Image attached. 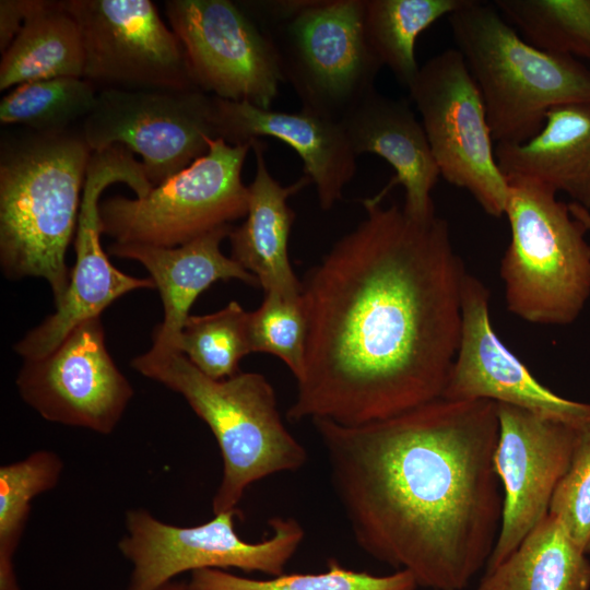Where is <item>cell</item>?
Returning a JSON list of instances; mask_svg holds the SVG:
<instances>
[{"mask_svg": "<svg viewBox=\"0 0 590 590\" xmlns=\"http://www.w3.org/2000/svg\"><path fill=\"white\" fill-rule=\"evenodd\" d=\"M302 282L304 370L287 418L357 426L441 398L460 343L463 262L448 223L363 201Z\"/></svg>", "mask_w": 590, "mask_h": 590, "instance_id": "6da1fadb", "label": "cell"}, {"mask_svg": "<svg viewBox=\"0 0 590 590\" xmlns=\"http://www.w3.org/2000/svg\"><path fill=\"white\" fill-rule=\"evenodd\" d=\"M312 423L356 544L418 587L464 590L502 522L497 403L438 398L363 425Z\"/></svg>", "mask_w": 590, "mask_h": 590, "instance_id": "7a4b0ae2", "label": "cell"}, {"mask_svg": "<svg viewBox=\"0 0 590 590\" xmlns=\"http://www.w3.org/2000/svg\"><path fill=\"white\" fill-rule=\"evenodd\" d=\"M92 152L81 131L72 129L1 137L0 266L11 280H46L55 306L70 281L66 255Z\"/></svg>", "mask_w": 590, "mask_h": 590, "instance_id": "3957f363", "label": "cell"}, {"mask_svg": "<svg viewBox=\"0 0 590 590\" xmlns=\"http://www.w3.org/2000/svg\"><path fill=\"white\" fill-rule=\"evenodd\" d=\"M131 366L180 394L215 437L223 473L212 499L214 515L236 509L255 482L305 464L307 452L285 427L263 375L239 371L216 380L181 353L153 349L134 357Z\"/></svg>", "mask_w": 590, "mask_h": 590, "instance_id": "277c9868", "label": "cell"}, {"mask_svg": "<svg viewBox=\"0 0 590 590\" xmlns=\"http://www.w3.org/2000/svg\"><path fill=\"white\" fill-rule=\"evenodd\" d=\"M448 21L497 143L535 137L553 107L590 103V70L576 58L528 43L494 5L468 0Z\"/></svg>", "mask_w": 590, "mask_h": 590, "instance_id": "5b68a950", "label": "cell"}, {"mask_svg": "<svg viewBox=\"0 0 590 590\" xmlns=\"http://www.w3.org/2000/svg\"><path fill=\"white\" fill-rule=\"evenodd\" d=\"M270 39L302 109L341 121L384 67L364 31V0L244 1Z\"/></svg>", "mask_w": 590, "mask_h": 590, "instance_id": "8992f818", "label": "cell"}, {"mask_svg": "<svg viewBox=\"0 0 590 590\" xmlns=\"http://www.w3.org/2000/svg\"><path fill=\"white\" fill-rule=\"evenodd\" d=\"M510 243L500 262L508 311L535 324H568L590 296L587 225L551 188L508 179Z\"/></svg>", "mask_w": 590, "mask_h": 590, "instance_id": "52a82bcc", "label": "cell"}, {"mask_svg": "<svg viewBox=\"0 0 590 590\" xmlns=\"http://www.w3.org/2000/svg\"><path fill=\"white\" fill-rule=\"evenodd\" d=\"M251 142L210 140L209 151L142 198L99 203L101 232L114 243L177 247L247 215L241 179Z\"/></svg>", "mask_w": 590, "mask_h": 590, "instance_id": "ba28073f", "label": "cell"}, {"mask_svg": "<svg viewBox=\"0 0 590 590\" xmlns=\"http://www.w3.org/2000/svg\"><path fill=\"white\" fill-rule=\"evenodd\" d=\"M237 514L233 509L199 526L178 527L143 508L128 510L126 534L118 542L132 567L127 590H157L177 575L199 569L238 568L270 577L284 574L305 535L299 522L272 518L271 536L249 543L235 530Z\"/></svg>", "mask_w": 590, "mask_h": 590, "instance_id": "9c48e42d", "label": "cell"}, {"mask_svg": "<svg viewBox=\"0 0 590 590\" xmlns=\"http://www.w3.org/2000/svg\"><path fill=\"white\" fill-rule=\"evenodd\" d=\"M440 176L491 216L505 214L508 180L493 146L482 94L456 48L429 58L408 87Z\"/></svg>", "mask_w": 590, "mask_h": 590, "instance_id": "30bf717a", "label": "cell"}, {"mask_svg": "<svg viewBox=\"0 0 590 590\" xmlns=\"http://www.w3.org/2000/svg\"><path fill=\"white\" fill-rule=\"evenodd\" d=\"M114 182L128 185L138 198L153 188L143 165L127 148L113 145L92 152L82 190L74 237L75 263L69 285L55 312L14 344V351L23 359L49 354L78 324L101 317L125 294L155 287L151 279L135 278L116 269L102 248L101 196Z\"/></svg>", "mask_w": 590, "mask_h": 590, "instance_id": "8fae6325", "label": "cell"}, {"mask_svg": "<svg viewBox=\"0 0 590 590\" xmlns=\"http://www.w3.org/2000/svg\"><path fill=\"white\" fill-rule=\"evenodd\" d=\"M80 131L92 151L122 145L140 155L153 187L203 156L217 139L212 95L199 88L106 87Z\"/></svg>", "mask_w": 590, "mask_h": 590, "instance_id": "7c38bea8", "label": "cell"}, {"mask_svg": "<svg viewBox=\"0 0 590 590\" xmlns=\"http://www.w3.org/2000/svg\"><path fill=\"white\" fill-rule=\"evenodd\" d=\"M63 3L80 28L83 79L107 88H198L179 39L152 1L63 0Z\"/></svg>", "mask_w": 590, "mask_h": 590, "instance_id": "4fadbf2b", "label": "cell"}, {"mask_svg": "<svg viewBox=\"0 0 590 590\" xmlns=\"http://www.w3.org/2000/svg\"><path fill=\"white\" fill-rule=\"evenodd\" d=\"M165 14L198 88L271 108L284 82L273 46L255 20L229 0H167Z\"/></svg>", "mask_w": 590, "mask_h": 590, "instance_id": "5bb4252c", "label": "cell"}, {"mask_svg": "<svg viewBox=\"0 0 590 590\" xmlns=\"http://www.w3.org/2000/svg\"><path fill=\"white\" fill-rule=\"evenodd\" d=\"M23 361L19 394L51 423L109 435L134 394L107 351L101 317L78 324L49 354Z\"/></svg>", "mask_w": 590, "mask_h": 590, "instance_id": "9a60e30c", "label": "cell"}, {"mask_svg": "<svg viewBox=\"0 0 590 590\" xmlns=\"http://www.w3.org/2000/svg\"><path fill=\"white\" fill-rule=\"evenodd\" d=\"M497 413L494 469L504 496L500 528L486 570L504 562L548 514L569 468L578 429L505 403H497Z\"/></svg>", "mask_w": 590, "mask_h": 590, "instance_id": "2e32d148", "label": "cell"}, {"mask_svg": "<svg viewBox=\"0 0 590 590\" xmlns=\"http://www.w3.org/2000/svg\"><path fill=\"white\" fill-rule=\"evenodd\" d=\"M441 398L488 400L580 427L590 422V404L559 397L538 381L502 342L489 317V292L465 273L460 343Z\"/></svg>", "mask_w": 590, "mask_h": 590, "instance_id": "e0dca14e", "label": "cell"}, {"mask_svg": "<svg viewBox=\"0 0 590 590\" xmlns=\"http://www.w3.org/2000/svg\"><path fill=\"white\" fill-rule=\"evenodd\" d=\"M212 122L216 138L232 145L261 137L290 145L303 162L304 175L315 184L323 210L331 209L342 198L344 187L356 173L357 156L341 121L303 109L284 113L212 95Z\"/></svg>", "mask_w": 590, "mask_h": 590, "instance_id": "ac0fdd59", "label": "cell"}, {"mask_svg": "<svg viewBox=\"0 0 590 590\" xmlns=\"http://www.w3.org/2000/svg\"><path fill=\"white\" fill-rule=\"evenodd\" d=\"M341 123L356 156L376 154L396 172L375 200L382 201L391 188L402 185L406 214L416 219L436 214L430 191L440 173L423 125L405 98H391L374 88Z\"/></svg>", "mask_w": 590, "mask_h": 590, "instance_id": "d6986e66", "label": "cell"}, {"mask_svg": "<svg viewBox=\"0 0 590 590\" xmlns=\"http://www.w3.org/2000/svg\"><path fill=\"white\" fill-rule=\"evenodd\" d=\"M232 225L219 227L177 247L113 243L108 253L140 262L158 290L164 317L151 349L177 351L179 335L197 297L216 281L239 280L259 286L255 275L220 249Z\"/></svg>", "mask_w": 590, "mask_h": 590, "instance_id": "ffe728a7", "label": "cell"}, {"mask_svg": "<svg viewBox=\"0 0 590 590\" xmlns=\"http://www.w3.org/2000/svg\"><path fill=\"white\" fill-rule=\"evenodd\" d=\"M250 142L256 174L248 186L246 220L241 225L232 227L228 234L231 258L256 276L264 293L298 296L302 282L288 258V237L295 212L287 200L311 180L304 175L296 182L282 186L268 169L264 142L259 139Z\"/></svg>", "mask_w": 590, "mask_h": 590, "instance_id": "44dd1931", "label": "cell"}, {"mask_svg": "<svg viewBox=\"0 0 590 590\" xmlns=\"http://www.w3.org/2000/svg\"><path fill=\"white\" fill-rule=\"evenodd\" d=\"M506 179H528L567 193L590 209V103L553 107L540 132L523 143H497Z\"/></svg>", "mask_w": 590, "mask_h": 590, "instance_id": "7402d4cb", "label": "cell"}, {"mask_svg": "<svg viewBox=\"0 0 590 590\" xmlns=\"http://www.w3.org/2000/svg\"><path fill=\"white\" fill-rule=\"evenodd\" d=\"M475 590H590V560L548 512Z\"/></svg>", "mask_w": 590, "mask_h": 590, "instance_id": "603a6c76", "label": "cell"}, {"mask_svg": "<svg viewBox=\"0 0 590 590\" xmlns=\"http://www.w3.org/2000/svg\"><path fill=\"white\" fill-rule=\"evenodd\" d=\"M79 25L63 0H39L0 62V91L54 78H83Z\"/></svg>", "mask_w": 590, "mask_h": 590, "instance_id": "cb8c5ba5", "label": "cell"}, {"mask_svg": "<svg viewBox=\"0 0 590 590\" xmlns=\"http://www.w3.org/2000/svg\"><path fill=\"white\" fill-rule=\"evenodd\" d=\"M468 0H364L367 42L401 85L406 88L418 73L415 43L437 20Z\"/></svg>", "mask_w": 590, "mask_h": 590, "instance_id": "d4e9b609", "label": "cell"}, {"mask_svg": "<svg viewBox=\"0 0 590 590\" xmlns=\"http://www.w3.org/2000/svg\"><path fill=\"white\" fill-rule=\"evenodd\" d=\"M63 462L58 453L37 450L0 467V590H21L14 556L35 497L59 483Z\"/></svg>", "mask_w": 590, "mask_h": 590, "instance_id": "484cf974", "label": "cell"}, {"mask_svg": "<svg viewBox=\"0 0 590 590\" xmlns=\"http://www.w3.org/2000/svg\"><path fill=\"white\" fill-rule=\"evenodd\" d=\"M98 92L83 78H54L15 86L0 102V122L40 133L71 129L93 110Z\"/></svg>", "mask_w": 590, "mask_h": 590, "instance_id": "4316f807", "label": "cell"}, {"mask_svg": "<svg viewBox=\"0 0 590 590\" xmlns=\"http://www.w3.org/2000/svg\"><path fill=\"white\" fill-rule=\"evenodd\" d=\"M494 7L534 47L590 59V0H495Z\"/></svg>", "mask_w": 590, "mask_h": 590, "instance_id": "83f0119b", "label": "cell"}, {"mask_svg": "<svg viewBox=\"0 0 590 590\" xmlns=\"http://www.w3.org/2000/svg\"><path fill=\"white\" fill-rule=\"evenodd\" d=\"M177 350L202 374L225 379L239 373V362L252 353L249 312L236 300L203 316H189Z\"/></svg>", "mask_w": 590, "mask_h": 590, "instance_id": "f1b7e54d", "label": "cell"}, {"mask_svg": "<svg viewBox=\"0 0 590 590\" xmlns=\"http://www.w3.org/2000/svg\"><path fill=\"white\" fill-rule=\"evenodd\" d=\"M319 574H282L268 579H251L223 569H199L191 573L190 590H416L414 576L399 569L387 576H375L329 562Z\"/></svg>", "mask_w": 590, "mask_h": 590, "instance_id": "f546056e", "label": "cell"}, {"mask_svg": "<svg viewBox=\"0 0 590 590\" xmlns=\"http://www.w3.org/2000/svg\"><path fill=\"white\" fill-rule=\"evenodd\" d=\"M251 352L282 359L297 380L304 370L307 319L300 295L264 293L262 304L249 312Z\"/></svg>", "mask_w": 590, "mask_h": 590, "instance_id": "4dcf8cb0", "label": "cell"}, {"mask_svg": "<svg viewBox=\"0 0 590 590\" xmlns=\"http://www.w3.org/2000/svg\"><path fill=\"white\" fill-rule=\"evenodd\" d=\"M575 543L590 554V422L577 429L569 468L558 483L550 505Z\"/></svg>", "mask_w": 590, "mask_h": 590, "instance_id": "1f68e13d", "label": "cell"}, {"mask_svg": "<svg viewBox=\"0 0 590 590\" xmlns=\"http://www.w3.org/2000/svg\"><path fill=\"white\" fill-rule=\"evenodd\" d=\"M39 0L0 1V51L3 54L23 28Z\"/></svg>", "mask_w": 590, "mask_h": 590, "instance_id": "d6a6232c", "label": "cell"}, {"mask_svg": "<svg viewBox=\"0 0 590 590\" xmlns=\"http://www.w3.org/2000/svg\"><path fill=\"white\" fill-rule=\"evenodd\" d=\"M569 209L571 214L579 219L581 222H583L587 227L590 229V212L589 210L585 209L583 206L573 202L569 203Z\"/></svg>", "mask_w": 590, "mask_h": 590, "instance_id": "836d02e7", "label": "cell"}, {"mask_svg": "<svg viewBox=\"0 0 590 590\" xmlns=\"http://www.w3.org/2000/svg\"><path fill=\"white\" fill-rule=\"evenodd\" d=\"M157 590H190V589L188 588V585H185L182 582L169 581Z\"/></svg>", "mask_w": 590, "mask_h": 590, "instance_id": "e575fe53", "label": "cell"}]
</instances>
